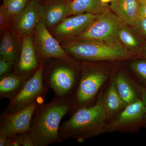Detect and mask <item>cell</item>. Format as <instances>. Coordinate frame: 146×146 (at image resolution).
<instances>
[{
    "label": "cell",
    "mask_w": 146,
    "mask_h": 146,
    "mask_svg": "<svg viewBox=\"0 0 146 146\" xmlns=\"http://www.w3.org/2000/svg\"><path fill=\"white\" fill-rule=\"evenodd\" d=\"M73 110L70 98L54 97L51 102L39 104L35 110L30 125L34 146H48L63 142L59 133L61 120Z\"/></svg>",
    "instance_id": "cell-1"
},
{
    "label": "cell",
    "mask_w": 146,
    "mask_h": 146,
    "mask_svg": "<svg viewBox=\"0 0 146 146\" xmlns=\"http://www.w3.org/2000/svg\"><path fill=\"white\" fill-rule=\"evenodd\" d=\"M109 120L102 99L92 106L79 108L60 125L59 133L62 141L76 139L82 141L106 133Z\"/></svg>",
    "instance_id": "cell-2"
},
{
    "label": "cell",
    "mask_w": 146,
    "mask_h": 146,
    "mask_svg": "<svg viewBox=\"0 0 146 146\" xmlns=\"http://www.w3.org/2000/svg\"><path fill=\"white\" fill-rule=\"evenodd\" d=\"M63 48L76 58L89 61H115L133 57L117 36L106 39L71 41Z\"/></svg>",
    "instance_id": "cell-3"
},
{
    "label": "cell",
    "mask_w": 146,
    "mask_h": 146,
    "mask_svg": "<svg viewBox=\"0 0 146 146\" xmlns=\"http://www.w3.org/2000/svg\"><path fill=\"white\" fill-rule=\"evenodd\" d=\"M70 59H61V62L43 70L42 82L45 88L51 89L55 96L70 98L77 89L80 77L75 68L70 63Z\"/></svg>",
    "instance_id": "cell-4"
},
{
    "label": "cell",
    "mask_w": 146,
    "mask_h": 146,
    "mask_svg": "<svg viewBox=\"0 0 146 146\" xmlns=\"http://www.w3.org/2000/svg\"><path fill=\"white\" fill-rule=\"evenodd\" d=\"M81 73L77 89L71 98L74 112L79 108L89 106L110 74L108 71L87 63L82 65Z\"/></svg>",
    "instance_id": "cell-5"
},
{
    "label": "cell",
    "mask_w": 146,
    "mask_h": 146,
    "mask_svg": "<svg viewBox=\"0 0 146 146\" xmlns=\"http://www.w3.org/2000/svg\"><path fill=\"white\" fill-rule=\"evenodd\" d=\"M45 62L40 63L39 68L28 80L19 93L9 100L7 107L2 112L13 114L24 109L35 102L42 104L44 97L49 89L45 88L42 82V74Z\"/></svg>",
    "instance_id": "cell-6"
},
{
    "label": "cell",
    "mask_w": 146,
    "mask_h": 146,
    "mask_svg": "<svg viewBox=\"0 0 146 146\" xmlns=\"http://www.w3.org/2000/svg\"><path fill=\"white\" fill-rule=\"evenodd\" d=\"M146 125V106L141 99L128 105L106 128V133H133Z\"/></svg>",
    "instance_id": "cell-7"
},
{
    "label": "cell",
    "mask_w": 146,
    "mask_h": 146,
    "mask_svg": "<svg viewBox=\"0 0 146 146\" xmlns=\"http://www.w3.org/2000/svg\"><path fill=\"white\" fill-rule=\"evenodd\" d=\"M122 21L108 9L99 14L86 30L70 39L71 41L88 39H106L117 36L118 28Z\"/></svg>",
    "instance_id": "cell-8"
},
{
    "label": "cell",
    "mask_w": 146,
    "mask_h": 146,
    "mask_svg": "<svg viewBox=\"0 0 146 146\" xmlns=\"http://www.w3.org/2000/svg\"><path fill=\"white\" fill-rule=\"evenodd\" d=\"M39 104L38 102H35L24 109L13 114L2 112L0 116V133L9 138L18 133L29 131L33 114Z\"/></svg>",
    "instance_id": "cell-9"
},
{
    "label": "cell",
    "mask_w": 146,
    "mask_h": 146,
    "mask_svg": "<svg viewBox=\"0 0 146 146\" xmlns=\"http://www.w3.org/2000/svg\"><path fill=\"white\" fill-rule=\"evenodd\" d=\"M34 33L39 47L40 63L50 58L70 59L69 54L60 46L43 21H41L36 26Z\"/></svg>",
    "instance_id": "cell-10"
},
{
    "label": "cell",
    "mask_w": 146,
    "mask_h": 146,
    "mask_svg": "<svg viewBox=\"0 0 146 146\" xmlns=\"http://www.w3.org/2000/svg\"><path fill=\"white\" fill-rule=\"evenodd\" d=\"M41 21L39 0H30L25 9L13 17L10 27L16 34L24 37L31 35Z\"/></svg>",
    "instance_id": "cell-11"
},
{
    "label": "cell",
    "mask_w": 146,
    "mask_h": 146,
    "mask_svg": "<svg viewBox=\"0 0 146 146\" xmlns=\"http://www.w3.org/2000/svg\"><path fill=\"white\" fill-rule=\"evenodd\" d=\"M98 16L84 13L68 17L55 27L54 34L61 40L72 39L86 30Z\"/></svg>",
    "instance_id": "cell-12"
},
{
    "label": "cell",
    "mask_w": 146,
    "mask_h": 146,
    "mask_svg": "<svg viewBox=\"0 0 146 146\" xmlns=\"http://www.w3.org/2000/svg\"><path fill=\"white\" fill-rule=\"evenodd\" d=\"M40 65L31 35L24 36L21 53L18 60L14 65V72L22 76L30 78L34 74Z\"/></svg>",
    "instance_id": "cell-13"
},
{
    "label": "cell",
    "mask_w": 146,
    "mask_h": 146,
    "mask_svg": "<svg viewBox=\"0 0 146 146\" xmlns=\"http://www.w3.org/2000/svg\"><path fill=\"white\" fill-rule=\"evenodd\" d=\"M69 3L67 0L39 2V12L42 21L47 28L56 27L70 16Z\"/></svg>",
    "instance_id": "cell-14"
},
{
    "label": "cell",
    "mask_w": 146,
    "mask_h": 146,
    "mask_svg": "<svg viewBox=\"0 0 146 146\" xmlns=\"http://www.w3.org/2000/svg\"><path fill=\"white\" fill-rule=\"evenodd\" d=\"M138 0H112L109 8L126 25L133 26L139 16Z\"/></svg>",
    "instance_id": "cell-15"
},
{
    "label": "cell",
    "mask_w": 146,
    "mask_h": 146,
    "mask_svg": "<svg viewBox=\"0 0 146 146\" xmlns=\"http://www.w3.org/2000/svg\"><path fill=\"white\" fill-rule=\"evenodd\" d=\"M0 76L1 100H10L16 96L30 78L19 75L14 72L7 73Z\"/></svg>",
    "instance_id": "cell-16"
},
{
    "label": "cell",
    "mask_w": 146,
    "mask_h": 146,
    "mask_svg": "<svg viewBox=\"0 0 146 146\" xmlns=\"http://www.w3.org/2000/svg\"><path fill=\"white\" fill-rule=\"evenodd\" d=\"M102 100L109 121L114 119L127 106L117 91L114 79Z\"/></svg>",
    "instance_id": "cell-17"
},
{
    "label": "cell",
    "mask_w": 146,
    "mask_h": 146,
    "mask_svg": "<svg viewBox=\"0 0 146 146\" xmlns=\"http://www.w3.org/2000/svg\"><path fill=\"white\" fill-rule=\"evenodd\" d=\"M69 4L70 16L84 13L99 15L109 9L100 0H72Z\"/></svg>",
    "instance_id": "cell-18"
},
{
    "label": "cell",
    "mask_w": 146,
    "mask_h": 146,
    "mask_svg": "<svg viewBox=\"0 0 146 146\" xmlns=\"http://www.w3.org/2000/svg\"><path fill=\"white\" fill-rule=\"evenodd\" d=\"M114 80L118 93L127 106L140 100L135 87L125 73H118Z\"/></svg>",
    "instance_id": "cell-19"
},
{
    "label": "cell",
    "mask_w": 146,
    "mask_h": 146,
    "mask_svg": "<svg viewBox=\"0 0 146 146\" xmlns=\"http://www.w3.org/2000/svg\"><path fill=\"white\" fill-rule=\"evenodd\" d=\"M0 58H2L15 65L19 55L11 32L6 30L3 35L0 46Z\"/></svg>",
    "instance_id": "cell-20"
},
{
    "label": "cell",
    "mask_w": 146,
    "mask_h": 146,
    "mask_svg": "<svg viewBox=\"0 0 146 146\" xmlns=\"http://www.w3.org/2000/svg\"><path fill=\"white\" fill-rule=\"evenodd\" d=\"M117 36L120 42L131 52L135 53L139 50L140 44L138 38L122 22L118 28Z\"/></svg>",
    "instance_id": "cell-21"
},
{
    "label": "cell",
    "mask_w": 146,
    "mask_h": 146,
    "mask_svg": "<svg viewBox=\"0 0 146 146\" xmlns=\"http://www.w3.org/2000/svg\"><path fill=\"white\" fill-rule=\"evenodd\" d=\"M30 0H3L9 13L15 17L25 9Z\"/></svg>",
    "instance_id": "cell-22"
},
{
    "label": "cell",
    "mask_w": 146,
    "mask_h": 146,
    "mask_svg": "<svg viewBox=\"0 0 146 146\" xmlns=\"http://www.w3.org/2000/svg\"><path fill=\"white\" fill-rule=\"evenodd\" d=\"M130 67L141 81L146 84V59L134 60L130 63Z\"/></svg>",
    "instance_id": "cell-23"
},
{
    "label": "cell",
    "mask_w": 146,
    "mask_h": 146,
    "mask_svg": "<svg viewBox=\"0 0 146 146\" xmlns=\"http://www.w3.org/2000/svg\"><path fill=\"white\" fill-rule=\"evenodd\" d=\"M13 17L9 13L3 4L0 7V29L1 31H6L10 27Z\"/></svg>",
    "instance_id": "cell-24"
},
{
    "label": "cell",
    "mask_w": 146,
    "mask_h": 146,
    "mask_svg": "<svg viewBox=\"0 0 146 146\" xmlns=\"http://www.w3.org/2000/svg\"><path fill=\"white\" fill-rule=\"evenodd\" d=\"M18 135L21 142V146H34L31 136L29 131L18 133Z\"/></svg>",
    "instance_id": "cell-25"
},
{
    "label": "cell",
    "mask_w": 146,
    "mask_h": 146,
    "mask_svg": "<svg viewBox=\"0 0 146 146\" xmlns=\"http://www.w3.org/2000/svg\"><path fill=\"white\" fill-rule=\"evenodd\" d=\"M14 65L7 60L0 58V76L10 72Z\"/></svg>",
    "instance_id": "cell-26"
},
{
    "label": "cell",
    "mask_w": 146,
    "mask_h": 146,
    "mask_svg": "<svg viewBox=\"0 0 146 146\" xmlns=\"http://www.w3.org/2000/svg\"><path fill=\"white\" fill-rule=\"evenodd\" d=\"M133 26L143 33L146 38V18H139Z\"/></svg>",
    "instance_id": "cell-27"
},
{
    "label": "cell",
    "mask_w": 146,
    "mask_h": 146,
    "mask_svg": "<svg viewBox=\"0 0 146 146\" xmlns=\"http://www.w3.org/2000/svg\"><path fill=\"white\" fill-rule=\"evenodd\" d=\"M20 146L21 144L18 134L8 138L7 146Z\"/></svg>",
    "instance_id": "cell-28"
},
{
    "label": "cell",
    "mask_w": 146,
    "mask_h": 146,
    "mask_svg": "<svg viewBox=\"0 0 146 146\" xmlns=\"http://www.w3.org/2000/svg\"><path fill=\"white\" fill-rule=\"evenodd\" d=\"M139 18L146 19V2H139Z\"/></svg>",
    "instance_id": "cell-29"
},
{
    "label": "cell",
    "mask_w": 146,
    "mask_h": 146,
    "mask_svg": "<svg viewBox=\"0 0 146 146\" xmlns=\"http://www.w3.org/2000/svg\"><path fill=\"white\" fill-rule=\"evenodd\" d=\"M8 139L6 136L0 133V146H7Z\"/></svg>",
    "instance_id": "cell-30"
},
{
    "label": "cell",
    "mask_w": 146,
    "mask_h": 146,
    "mask_svg": "<svg viewBox=\"0 0 146 146\" xmlns=\"http://www.w3.org/2000/svg\"><path fill=\"white\" fill-rule=\"evenodd\" d=\"M141 100L146 106V88L143 89L142 92Z\"/></svg>",
    "instance_id": "cell-31"
},
{
    "label": "cell",
    "mask_w": 146,
    "mask_h": 146,
    "mask_svg": "<svg viewBox=\"0 0 146 146\" xmlns=\"http://www.w3.org/2000/svg\"><path fill=\"white\" fill-rule=\"evenodd\" d=\"M141 53L142 56L145 58V59H146V48L141 50Z\"/></svg>",
    "instance_id": "cell-32"
},
{
    "label": "cell",
    "mask_w": 146,
    "mask_h": 146,
    "mask_svg": "<svg viewBox=\"0 0 146 146\" xmlns=\"http://www.w3.org/2000/svg\"><path fill=\"white\" fill-rule=\"evenodd\" d=\"M54 1H56V0H39V1L40 3H44Z\"/></svg>",
    "instance_id": "cell-33"
},
{
    "label": "cell",
    "mask_w": 146,
    "mask_h": 146,
    "mask_svg": "<svg viewBox=\"0 0 146 146\" xmlns=\"http://www.w3.org/2000/svg\"><path fill=\"white\" fill-rule=\"evenodd\" d=\"M102 3L104 4H107L108 3L111 2L112 0H100Z\"/></svg>",
    "instance_id": "cell-34"
},
{
    "label": "cell",
    "mask_w": 146,
    "mask_h": 146,
    "mask_svg": "<svg viewBox=\"0 0 146 146\" xmlns=\"http://www.w3.org/2000/svg\"><path fill=\"white\" fill-rule=\"evenodd\" d=\"M138 1L141 2H146V0H138Z\"/></svg>",
    "instance_id": "cell-35"
},
{
    "label": "cell",
    "mask_w": 146,
    "mask_h": 146,
    "mask_svg": "<svg viewBox=\"0 0 146 146\" xmlns=\"http://www.w3.org/2000/svg\"><path fill=\"white\" fill-rule=\"evenodd\" d=\"M67 1H72V0H67Z\"/></svg>",
    "instance_id": "cell-36"
}]
</instances>
